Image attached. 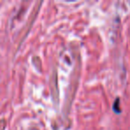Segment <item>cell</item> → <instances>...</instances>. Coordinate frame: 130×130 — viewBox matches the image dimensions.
<instances>
[{
    "label": "cell",
    "instance_id": "cell-1",
    "mask_svg": "<svg viewBox=\"0 0 130 130\" xmlns=\"http://www.w3.org/2000/svg\"><path fill=\"white\" fill-rule=\"evenodd\" d=\"M119 99L117 98L115 103H114V104H113V110H114V111L117 112V113H119V112L121 111L120 109H119Z\"/></svg>",
    "mask_w": 130,
    "mask_h": 130
}]
</instances>
